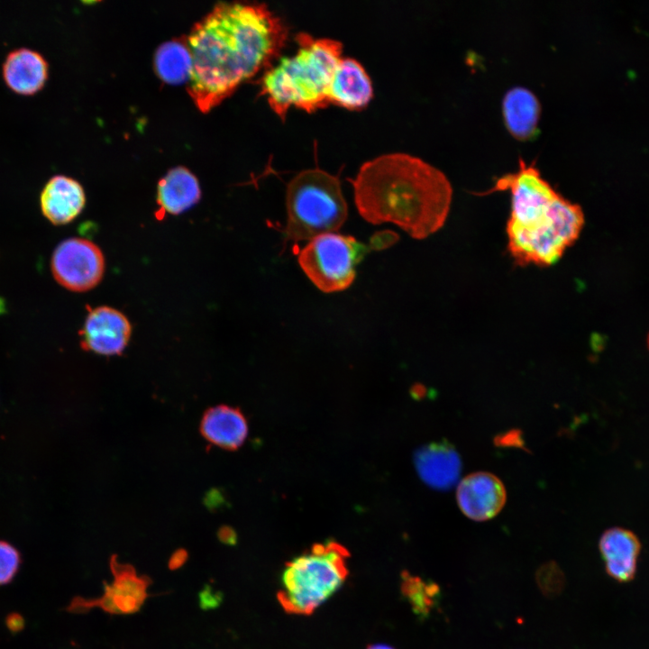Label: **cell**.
<instances>
[{
  "label": "cell",
  "mask_w": 649,
  "mask_h": 649,
  "mask_svg": "<svg viewBox=\"0 0 649 649\" xmlns=\"http://www.w3.org/2000/svg\"><path fill=\"white\" fill-rule=\"evenodd\" d=\"M288 29L265 5L223 3L195 24L187 36L192 70L188 93L209 112L244 80L270 68Z\"/></svg>",
  "instance_id": "1"
},
{
  "label": "cell",
  "mask_w": 649,
  "mask_h": 649,
  "mask_svg": "<svg viewBox=\"0 0 649 649\" xmlns=\"http://www.w3.org/2000/svg\"><path fill=\"white\" fill-rule=\"evenodd\" d=\"M350 181L364 220L372 224L392 223L414 239L440 230L450 211L452 187L446 175L407 153H387L368 160Z\"/></svg>",
  "instance_id": "2"
},
{
  "label": "cell",
  "mask_w": 649,
  "mask_h": 649,
  "mask_svg": "<svg viewBox=\"0 0 649 649\" xmlns=\"http://www.w3.org/2000/svg\"><path fill=\"white\" fill-rule=\"evenodd\" d=\"M508 190L511 209L507 223V251L520 267L555 264L578 239L583 224L581 207L564 198L542 177L535 161L518 160V168L498 178L488 195Z\"/></svg>",
  "instance_id": "3"
},
{
  "label": "cell",
  "mask_w": 649,
  "mask_h": 649,
  "mask_svg": "<svg viewBox=\"0 0 649 649\" xmlns=\"http://www.w3.org/2000/svg\"><path fill=\"white\" fill-rule=\"evenodd\" d=\"M296 40L297 53L280 58L261 80V94L282 119L291 106L310 113L330 104L332 85L343 58V45L338 41L314 38L306 32L298 33Z\"/></svg>",
  "instance_id": "4"
},
{
  "label": "cell",
  "mask_w": 649,
  "mask_h": 649,
  "mask_svg": "<svg viewBox=\"0 0 649 649\" xmlns=\"http://www.w3.org/2000/svg\"><path fill=\"white\" fill-rule=\"evenodd\" d=\"M347 549L335 541L314 544L285 565L277 599L288 614L308 616L331 598L349 575Z\"/></svg>",
  "instance_id": "5"
},
{
  "label": "cell",
  "mask_w": 649,
  "mask_h": 649,
  "mask_svg": "<svg viewBox=\"0 0 649 649\" xmlns=\"http://www.w3.org/2000/svg\"><path fill=\"white\" fill-rule=\"evenodd\" d=\"M286 207L287 222L281 228L285 242L310 241L337 231L348 215L338 176L319 168L302 170L291 178Z\"/></svg>",
  "instance_id": "6"
},
{
  "label": "cell",
  "mask_w": 649,
  "mask_h": 649,
  "mask_svg": "<svg viewBox=\"0 0 649 649\" xmlns=\"http://www.w3.org/2000/svg\"><path fill=\"white\" fill-rule=\"evenodd\" d=\"M368 251V247L353 236L326 233L311 239L299 251L297 261L319 290L333 293L352 284L355 267Z\"/></svg>",
  "instance_id": "7"
},
{
  "label": "cell",
  "mask_w": 649,
  "mask_h": 649,
  "mask_svg": "<svg viewBox=\"0 0 649 649\" xmlns=\"http://www.w3.org/2000/svg\"><path fill=\"white\" fill-rule=\"evenodd\" d=\"M113 581L104 582L103 594L95 599L74 598L67 610L72 613H86L94 608L112 615H127L138 612L150 594L148 588L151 580L139 575L129 563H121L117 555L109 560Z\"/></svg>",
  "instance_id": "8"
},
{
  "label": "cell",
  "mask_w": 649,
  "mask_h": 649,
  "mask_svg": "<svg viewBox=\"0 0 649 649\" xmlns=\"http://www.w3.org/2000/svg\"><path fill=\"white\" fill-rule=\"evenodd\" d=\"M50 266L55 279L61 286L83 292L101 281L105 258L94 242L82 238H69L56 247Z\"/></svg>",
  "instance_id": "9"
},
{
  "label": "cell",
  "mask_w": 649,
  "mask_h": 649,
  "mask_svg": "<svg viewBox=\"0 0 649 649\" xmlns=\"http://www.w3.org/2000/svg\"><path fill=\"white\" fill-rule=\"evenodd\" d=\"M132 326L127 317L110 306L89 311L80 333L81 345L102 355L121 354L128 344Z\"/></svg>",
  "instance_id": "10"
},
{
  "label": "cell",
  "mask_w": 649,
  "mask_h": 649,
  "mask_svg": "<svg viewBox=\"0 0 649 649\" xmlns=\"http://www.w3.org/2000/svg\"><path fill=\"white\" fill-rule=\"evenodd\" d=\"M457 503L470 519L485 521L496 516L506 502V490L502 481L494 474L485 471L464 477L457 487Z\"/></svg>",
  "instance_id": "11"
},
{
  "label": "cell",
  "mask_w": 649,
  "mask_h": 649,
  "mask_svg": "<svg viewBox=\"0 0 649 649\" xmlns=\"http://www.w3.org/2000/svg\"><path fill=\"white\" fill-rule=\"evenodd\" d=\"M599 546L608 575L618 582L634 579L641 544L633 532L622 527L609 528L601 535Z\"/></svg>",
  "instance_id": "12"
},
{
  "label": "cell",
  "mask_w": 649,
  "mask_h": 649,
  "mask_svg": "<svg viewBox=\"0 0 649 649\" xmlns=\"http://www.w3.org/2000/svg\"><path fill=\"white\" fill-rule=\"evenodd\" d=\"M48 71L45 58L40 52L23 47L10 51L2 66L7 87L23 96L39 92L45 85Z\"/></svg>",
  "instance_id": "13"
},
{
  "label": "cell",
  "mask_w": 649,
  "mask_h": 649,
  "mask_svg": "<svg viewBox=\"0 0 649 649\" xmlns=\"http://www.w3.org/2000/svg\"><path fill=\"white\" fill-rule=\"evenodd\" d=\"M85 203L82 186L74 178L63 175L50 178L40 197L43 215L58 225L73 221L81 213Z\"/></svg>",
  "instance_id": "14"
},
{
  "label": "cell",
  "mask_w": 649,
  "mask_h": 649,
  "mask_svg": "<svg viewBox=\"0 0 649 649\" xmlns=\"http://www.w3.org/2000/svg\"><path fill=\"white\" fill-rule=\"evenodd\" d=\"M414 461L419 477L436 489L452 488L462 470L458 452L446 442L430 443L418 449Z\"/></svg>",
  "instance_id": "15"
},
{
  "label": "cell",
  "mask_w": 649,
  "mask_h": 649,
  "mask_svg": "<svg viewBox=\"0 0 649 649\" xmlns=\"http://www.w3.org/2000/svg\"><path fill=\"white\" fill-rule=\"evenodd\" d=\"M501 107L506 128L514 138L526 141L535 136L542 108L533 91L523 86L510 87Z\"/></svg>",
  "instance_id": "16"
},
{
  "label": "cell",
  "mask_w": 649,
  "mask_h": 649,
  "mask_svg": "<svg viewBox=\"0 0 649 649\" xmlns=\"http://www.w3.org/2000/svg\"><path fill=\"white\" fill-rule=\"evenodd\" d=\"M373 95L369 75L352 58L343 57L332 85L330 104L355 110L364 107Z\"/></svg>",
  "instance_id": "17"
},
{
  "label": "cell",
  "mask_w": 649,
  "mask_h": 649,
  "mask_svg": "<svg viewBox=\"0 0 649 649\" xmlns=\"http://www.w3.org/2000/svg\"><path fill=\"white\" fill-rule=\"evenodd\" d=\"M200 431L211 444L234 450L244 443L248 434V424L239 409L219 405L206 411L201 420Z\"/></svg>",
  "instance_id": "18"
},
{
  "label": "cell",
  "mask_w": 649,
  "mask_h": 649,
  "mask_svg": "<svg viewBox=\"0 0 649 649\" xmlns=\"http://www.w3.org/2000/svg\"><path fill=\"white\" fill-rule=\"evenodd\" d=\"M201 197V190L195 175L185 167L171 169L158 183L157 203L160 209L178 215Z\"/></svg>",
  "instance_id": "19"
},
{
  "label": "cell",
  "mask_w": 649,
  "mask_h": 649,
  "mask_svg": "<svg viewBox=\"0 0 649 649\" xmlns=\"http://www.w3.org/2000/svg\"><path fill=\"white\" fill-rule=\"evenodd\" d=\"M154 68L166 83L178 85L189 80L192 59L187 41L174 40L162 43L155 52Z\"/></svg>",
  "instance_id": "20"
},
{
  "label": "cell",
  "mask_w": 649,
  "mask_h": 649,
  "mask_svg": "<svg viewBox=\"0 0 649 649\" xmlns=\"http://www.w3.org/2000/svg\"><path fill=\"white\" fill-rule=\"evenodd\" d=\"M400 590L413 611L420 617H426L431 612L440 594L437 584L426 582L407 571L401 573Z\"/></svg>",
  "instance_id": "21"
},
{
  "label": "cell",
  "mask_w": 649,
  "mask_h": 649,
  "mask_svg": "<svg viewBox=\"0 0 649 649\" xmlns=\"http://www.w3.org/2000/svg\"><path fill=\"white\" fill-rule=\"evenodd\" d=\"M21 563L20 552L10 543L0 540V586L14 580Z\"/></svg>",
  "instance_id": "22"
},
{
  "label": "cell",
  "mask_w": 649,
  "mask_h": 649,
  "mask_svg": "<svg viewBox=\"0 0 649 649\" xmlns=\"http://www.w3.org/2000/svg\"><path fill=\"white\" fill-rule=\"evenodd\" d=\"M398 240V235L391 232L378 233L370 239V248L380 250L390 246Z\"/></svg>",
  "instance_id": "23"
},
{
  "label": "cell",
  "mask_w": 649,
  "mask_h": 649,
  "mask_svg": "<svg viewBox=\"0 0 649 649\" xmlns=\"http://www.w3.org/2000/svg\"><path fill=\"white\" fill-rule=\"evenodd\" d=\"M214 593V590L210 587H206L200 594V604L203 608H211L218 605L221 600V597H218L217 593Z\"/></svg>",
  "instance_id": "24"
},
{
  "label": "cell",
  "mask_w": 649,
  "mask_h": 649,
  "mask_svg": "<svg viewBox=\"0 0 649 649\" xmlns=\"http://www.w3.org/2000/svg\"><path fill=\"white\" fill-rule=\"evenodd\" d=\"M187 560V552L184 549L176 550L169 560V568L177 570L180 568Z\"/></svg>",
  "instance_id": "25"
},
{
  "label": "cell",
  "mask_w": 649,
  "mask_h": 649,
  "mask_svg": "<svg viewBox=\"0 0 649 649\" xmlns=\"http://www.w3.org/2000/svg\"><path fill=\"white\" fill-rule=\"evenodd\" d=\"M218 539L226 544H233L236 542L235 532L228 526H222L217 532Z\"/></svg>",
  "instance_id": "26"
},
{
  "label": "cell",
  "mask_w": 649,
  "mask_h": 649,
  "mask_svg": "<svg viewBox=\"0 0 649 649\" xmlns=\"http://www.w3.org/2000/svg\"><path fill=\"white\" fill-rule=\"evenodd\" d=\"M222 495L219 493L218 490L211 489L208 491L205 497V504L206 506L212 509L216 507H218L222 503Z\"/></svg>",
  "instance_id": "27"
},
{
  "label": "cell",
  "mask_w": 649,
  "mask_h": 649,
  "mask_svg": "<svg viewBox=\"0 0 649 649\" xmlns=\"http://www.w3.org/2000/svg\"><path fill=\"white\" fill-rule=\"evenodd\" d=\"M367 649H395L388 644H374L370 645Z\"/></svg>",
  "instance_id": "28"
},
{
  "label": "cell",
  "mask_w": 649,
  "mask_h": 649,
  "mask_svg": "<svg viewBox=\"0 0 649 649\" xmlns=\"http://www.w3.org/2000/svg\"><path fill=\"white\" fill-rule=\"evenodd\" d=\"M4 310V303L0 299V312Z\"/></svg>",
  "instance_id": "29"
},
{
  "label": "cell",
  "mask_w": 649,
  "mask_h": 649,
  "mask_svg": "<svg viewBox=\"0 0 649 649\" xmlns=\"http://www.w3.org/2000/svg\"><path fill=\"white\" fill-rule=\"evenodd\" d=\"M647 342H648V347H649V335H648V340H647Z\"/></svg>",
  "instance_id": "30"
}]
</instances>
